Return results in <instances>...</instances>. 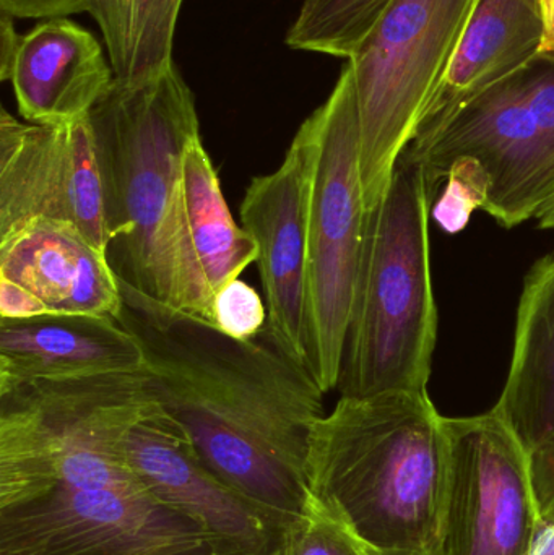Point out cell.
Segmentation results:
<instances>
[{
  "label": "cell",
  "instance_id": "cell-1",
  "mask_svg": "<svg viewBox=\"0 0 554 555\" xmlns=\"http://www.w3.org/2000/svg\"><path fill=\"white\" fill-rule=\"evenodd\" d=\"M120 325L137 339L163 410L217 478L280 531L308 495L309 440L324 391L269 326L253 339L152 299L120 280Z\"/></svg>",
  "mask_w": 554,
  "mask_h": 555
},
{
  "label": "cell",
  "instance_id": "cell-2",
  "mask_svg": "<svg viewBox=\"0 0 554 555\" xmlns=\"http://www.w3.org/2000/svg\"><path fill=\"white\" fill-rule=\"evenodd\" d=\"M88 119L114 272L145 296L211 323L214 300L192 259L182 211V159L201 135L191 88L172 62L142 80H114Z\"/></svg>",
  "mask_w": 554,
  "mask_h": 555
},
{
  "label": "cell",
  "instance_id": "cell-3",
  "mask_svg": "<svg viewBox=\"0 0 554 555\" xmlns=\"http://www.w3.org/2000/svg\"><path fill=\"white\" fill-rule=\"evenodd\" d=\"M306 476L374 555H438L446 433L428 390L340 397L312 429Z\"/></svg>",
  "mask_w": 554,
  "mask_h": 555
},
{
  "label": "cell",
  "instance_id": "cell-4",
  "mask_svg": "<svg viewBox=\"0 0 554 555\" xmlns=\"http://www.w3.org/2000/svg\"><path fill=\"white\" fill-rule=\"evenodd\" d=\"M428 215L422 168L402 155L383 201L368 211L340 397L428 390L438 341Z\"/></svg>",
  "mask_w": 554,
  "mask_h": 555
},
{
  "label": "cell",
  "instance_id": "cell-5",
  "mask_svg": "<svg viewBox=\"0 0 554 555\" xmlns=\"http://www.w3.org/2000/svg\"><path fill=\"white\" fill-rule=\"evenodd\" d=\"M156 403L145 365L0 384V511L54 491H143L124 460V436Z\"/></svg>",
  "mask_w": 554,
  "mask_h": 555
},
{
  "label": "cell",
  "instance_id": "cell-6",
  "mask_svg": "<svg viewBox=\"0 0 554 555\" xmlns=\"http://www.w3.org/2000/svg\"><path fill=\"white\" fill-rule=\"evenodd\" d=\"M409 156L429 194L455 179L506 230L536 220L554 198V62L536 61L429 124Z\"/></svg>",
  "mask_w": 554,
  "mask_h": 555
},
{
  "label": "cell",
  "instance_id": "cell-7",
  "mask_svg": "<svg viewBox=\"0 0 554 555\" xmlns=\"http://www.w3.org/2000/svg\"><path fill=\"white\" fill-rule=\"evenodd\" d=\"M478 0H392L348 59L360 119L366 210L376 207L400 156L454 61Z\"/></svg>",
  "mask_w": 554,
  "mask_h": 555
},
{
  "label": "cell",
  "instance_id": "cell-8",
  "mask_svg": "<svg viewBox=\"0 0 554 555\" xmlns=\"http://www.w3.org/2000/svg\"><path fill=\"white\" fill-rule=\"evenodd\" d=\"M311 119L318 156L309 204L308 369L328 393L340 382L368 217L357 93L348 62Z\"/></svg>",
  "mask_w": 554,
  "mask_h": 555
},
{
  "label": "cell",
  "instance_id": "cell-9",
  "mask_svg": "<svg viewBox=\"0 0 554 555\" xmlns=\"http://www.w3.org/2000/svg\"><path fill=\"white\" fill-rule=\"evenodd\" d=\"M438 555H530L543 530L532 455L493 410L445 417Z\"/></svg>",
  "mask_w": 554,
  "mask_h": 555
},
{
  "label": "cell",
  "instance_id": "cell-10",
  "mask_svg": "<svg viewBox=\"0 0 554 555\" xmlns=\"http://www.w3.org/2000/svg\"><path fill=\"white\" fill-rule=\"evenodd\" d=\"M0 555H221L192 518L143 491H54L0 511Z\"/></svg>",
  "mask_w": 554,
  "mask_h": 555
},
{
  "label": "cell",
  "instance_id": "cell-11",
  "mask_svg": "<svg viewBox=\"0 0 554 555\" xmlns=\"http://www.w3.org/2000/svg\"><path fill=\"white\" fill-rule=\"evenodd\" d=\"M35 220L77 228L109 253L106 195L90 119L62 126L0 116V236Z\"/></svg>",
  "mask_w": 554,
  "mask_h": 555
},
{
  "label": "cell",
  "instance_id": "cell-12",
  "mask_svg": "<svg viewBox=\"0 0 554 555\" xmlns=\"http://www.w3.org/2000/svg\"><path fill=\"white\" fill-rule=\"evenodd\" d=\"M318 156L311 116L302 122L282 165L247 185L241 227L257 246L269 326L276 345L308 369L309 204ZM309 371V369H308Z\"/></svg>",
  "mask_w": 554,
  "mask_h": 555
},
{
  "label": "cell",
  "instance_id": "cell-13",
  "mask_svg": "<svg viewBox=\"0 0 554 555\" xmlns=\"http://www.w3.org/2000/svg\"><path fill=\"white\" fill-rule=\"evenodd\" d=\"M123 449L140 488L197 521L221 555H275L282 550V531L210 472L159 401L127 429Z\"/></svg>",
  "mask_w": 554,
  "mask_h": 555
},
{
  "label": "cell",
  "instance_id": "cell-14",
  "mask_svg": "<svg viewBox=\"0 0 554 555\" xmlns=\"http://www.w3.org/2000/svg\"><path fill=\"white\" fill-rule=\"evenodd\" d=\"M0 78L12 83L26 122L62 126L87 117L116 75L98 39L67 16L18 35L13 16L2 12Z\"/></svg>",
  "mask_w": 554,
  "mask_h": 555
},
{
  "label": "cell",
  "instance_id": "cell-15",
  "mask_svg": "<svg viewBox=\"0 0 554 555\" xmlns=\"http://www.w3.org/2000/svg\"><path fill=\"white\" fill-rule=\"evenodd\" d=\"M0 280L31 294L46 315L117 319L123 307L119 276L109 257L61 221H29L2 234Z\"/></svg>",
  "mask_w": 554,
  "mask_h": 555
},
{
  "label": "cell",
  "instance_id": "cell-16",
  "mask_svg": "<svg viewBox=\"0 0 554 555\" xmlns=\"http://www.w3.org/2000/svg\"><path fill=\"white\" fill-rule=\"evenodd\" d=\"M143 365L139 343L113 317L0 320V384L116 374Z\"/></svg>",
  "mask_w": 554,
  "mask_h": 555
},
{
  "label": "cell",
  "instance_id": "cell-17",
  "mask_svg": "<svg viewBox=\"0 0 554 555\" xmlns=\"http://www.w3.org/2000/svg\"><path fill=\"white\" fill-rule=\"evenodd\" d=\"M493 411L532 455L554 440V254L537 260L517 307L506 384Z\"/></svg>",
  "mask_w": 554,
  "mask_h": 555
},
{
  "label": "cell",
  "instance_id": "cell-18",
  "mask_svg": "<svg viewBox=\"0 0 554 555\" xmlns=\"http://www.w3.org/2000/svg\"><path fill=\"white\" fill-rule=\"evenodd\" d=\"M543 38L542 0H478L420 129L529 68L539 59Z\"/></svg>",
  "mask_w": 554,
  "mask_h": 555
},
{
  "label": "cell",
  "instance_id": "cell-19",
  "mask_svg": "<svg viewBox=\"0 0 554 555\" xmlns=\"http://www.w3.org/2000/svg\"><path fill=\"white\" fill-rule=\"evenodd\" d=\"M182 211L192 259L214 300L221 287L257 262V246L234 221L201 135L189 142L182 159Z\"/></svg>",
  "mask_w": 554,
  "mask_h": 555
},
{
  "label": "cell",
  "instance_id": "cell-20",
  "mask_svg": "<svg viewBox=\"0 0 554 555\" xmlns=\"http://www.w3.org/2000/svg\"><path fill=\"white\" fill-rule=\"evenodd\" d=\"M184 0H85L100 26L116 80L152 77L172 64Z\"/></svg>",
  "mask_w": 554,
  "mask_h": 555
},
{
  "label": "cell",
  "instance_id": "cell-21",
  "mask_svg": "<svg viewBox=\"0 0 554 555\" xmlns=\"http://www.w3.org/2000/svg\"><path fill=\"white\" fill-rule=\"evenodd\" d=\"M392 0H305L286 33L298 51L350 59Z\"/></svg>",
  "mask_w": 554,
  "mask_h": 555
},
{
  "label": "cell",
  "instance_id": "cell-22",
  "mask_svg": "<svg viewBox=\"0 0 554 555\" xmlns=\"http://www.w3.org/2000/svg\"><path fill=\"white\" fill-rule=\"evenodd\" d=\"M280 555H374L308 489L298 517L283 531Z\"/></svg>",
  "mask_w": 554,
  "mask_h": 555
},
{
  "label": "cell",
  "instance_id": "cell-23",
  "mask_svg": "<svg viewBox=\"0 0 554 555\" xmlns=\"http://www.w3.org/2000/svg\"><path fill=\"white\" fill-rule=\"evenodd\" d=\"M269 312L260 294L246 281H231L214 299V323L224 335L236 339H253L267 328Z\"/></svg>",
  "mask_w": 554,
  "mask_h": 555
},
{
  "label": "cell",
  "instance_id": "cell-24",
  "mask_svg": "<svg viewBox=\"0 0 554 555\" xmlns=\"http://www.w3.org/2000/svg\"><path fill=\"white\" fill-rule=\"evenodd\" d=\"M532 481L540 517L545 525L554 524V440L532 453Z\"/></svg>",
  "mask_w": 554,
  "mask_h": 555
},
{
  "label": "cell",
  "instance_id": "cell-25",
  "mask_svg": "<svg viewBox=\"0 0 554 555\" xmlns=\"http://www.w3.org/2000/svg\"><path fill=\"white\" fill-rule=\"evenodd\" d=\"M0 12L13 18H55L87 12L85 0H0Z\"/></svg>",
  "mask_w": 554,
  "mask_h": 555
},
{
  "label": "cell",
  "instance_id": "cell-26",
  "mask_svg": "<svg viewBox=\"0 0 554 555\" xmlns=\"http://www.w3.org/2000/svg\"><path fill=\"white\" fill-rule=\"evenodd\" d=\"M536 221L540 230L554 231V198L539 211Z\"/></svg>",
  "mask_w": 554,
  "mask_h": 555
},
{
  "label": "cell",
  "instance_id": "cell-27",
  "mask_svg": "<svg viewBox=\"0 0 554 555\" xmlns=\"http://www.w3.org/2000/svg\"><path fill=\"white\" fill-rule=\"evenodd\" d=\"M275 555H280V553H279V554H275Z\"/></svg>",
  "mask_w": 554,
  "mask_h": 555
}]
</instances>
